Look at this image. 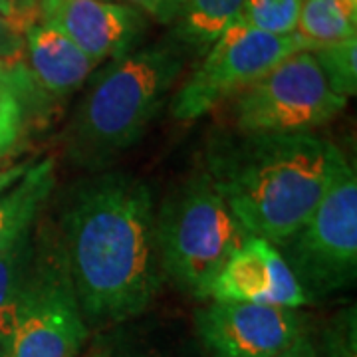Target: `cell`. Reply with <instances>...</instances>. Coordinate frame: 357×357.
I'll list each match as a JSON object with an SVG mask.
<instances>
[{
    "mask_svg": "<svg viewBox=\"0 0 357 357\" xmlns=\"http://www.w3.org/2000/svg\"><path fill=\"white\" fill-rule=\"evenodd\" d=\"M157 206L145 181L123 171L86 178L62 217V256L88 328L145 316L167 282Z\"/></svg>",
    "mask_w": 357,
    "mask_h": 357,
    "instance_id": "1",
    "label": "cell"
},
{
    "mask_svg": "<svg viewBox=\"0 0 357 357\" xmlns=\"http://www.w3.org/2000/svg\"><path fill=\"white\" fill-rule=\"evenodd\" d=\"M337 147L306 133H225L204 171L250 236L280 246L321 201Z\"/></svg>",
    "mask_w": 357,
    "mask_h": 357,
    "instance_id": "2",
    "label": "cell"
},
{
    "mask_svg": "<svg viewBox=\"0 0 357 357\" xmlns=\"http://www.w3.org/2000/svg\"><path fill=\"white\" fill-rule=\"evenodd\" d=\"M175 36L117 58L96 77L66 133V153L89 171H102L137 145L187 64Z\"/></svg>",
    "mask_w": 357,
    "mask_h": 357,
    "instance_id": "3",
    "label": "cell"
},
{
    "mask_svg": "<svg viewBox=\"0 0 357 357\" xmlns=\"http://www.w3.org/2000/svg\"><path fill=\"white\" fill-rule=\"evenodd\" d=\"M155 217L165 278L178 290L206 300L218 272L250 234L206 171L195 173L169 192Z\"/></svg>",
    "mask_w": 357,
    "mask_h": 357,
    "instance_id": "4",
    "label": "cell"
},
{
    "mask_svg": "<svg viewBox=\"0 0 357 357\" xmlns=\"http://www.w3.org/2000/svg\"><path fill=\"white\" fill-rule=\"evenodd\" d=\"M88 333L60 244L36 238L24 288L0 314V357H79Z\"/></svg>",
    "mask_w": 357,
    "mask_h": 357,
    "instance_id": "5",
    "label": "cell"
},
{
    "mask_svg": "<svg viewBox=\"0 0 357 357\" xmlns=\"http://www.w3.org/2000/svg\"><path fill=\"white\" fill-rule=\"evenodd\" d=\"M310 304L347 290L357 278V177L337 149L326 192L314 213L276 246Z\"/></svg>",
    "mask_w": 357,
    "mask_h": 357,
    "instance_id": "6",
    "label": "cell"
},
{
    "mask_svg": "<svg viewBox=\"0 0 357 357\" xmlns=\"http://www.w3.org/2000/svg\"><path fill=\"white\" fill-rule=\"evenodd\" d=\"M345 103L316 56L302 50L234 96L229 115L236 133H306L342 114Z\"/></svg>",
    "mask_w": 357,
    "mask_h": 357,
    "instance_id": "7",
    "label": "cell"
},
{
    "mask_svg": "<svg viewBox=\"0 0 357 357\" xmlns=\"http://www.w3.org/2000/svg\"><path fill=\"white\" fill-rule=\"evenodd\" d=\"M302 50L306 46L296 32L276 36L236 18L204 52L203 62L177 89L169 105L171 115L178 121L199 119Z\"/></svg>",
    "mask_w": 357,
    "mask_h": 357,
    "instance_id": "8",
    "label": "cell"
},
{
    "mask_svg": "<svg viewBox=\"0 0 357 357\" xmlns=\"http://www.w3.org/2000/svg\"><path fill=\"white\" fill-rule=\"evenodd\" d=\"M310 319L298 307L211 300L192 314L191 326L208 357H276Z\"/></svg>",
    "mask_w": 357,
    "mask_h": 357,
    "instance_id": "9",
    "label": "cell"
},
{
    "mask_svg": "<svg viewBox=\"0 0 357 357\" xmlns=\"http://www.w3.org/2000/svg\"><path fill=\"white\" fill-rule=\"evenodd\" d=\"M38 22L58 28L100 64L135 50L147 32V16L114 0H52L38 6Z\"/></svg>",
    "mask_w": 357,
    "mask_h": 357,
    "instance_id": "10",
    "label": "cell"
},
{
    "mask_svg": "<svg viewBox=\"0 0 357 357\" xmlns=\"http://www.w3.org/2000/svg\"><path fill=\"white\" fill-rule=\"evenodd\" d=\"M206 300L298 310L310 304L280 250L258 236H246L243 246L230 256L211 284Z\"/></svg>",
    "mask_w": 357,
    "mask_h": 357,
    "instance_id": "11",
    "label": "cell"
},
{
    "mask_svg": "<svg viewBox=\"0 0 357 357\" xmlns=\"http://www.w3.org/2000/svg\"><path fill=\"white\" fill-rule=\"evenodd\" d=\"M24 64L36 86L56 98L76 91L98 66L64 32L46 22H34L26 30Z\"/></svg>",
    "mask_w": 357,
    "mask_h": 357,
    "instance_id": "12",
    "label": "cell"
},
{
    "mask_svg": "<svg viewBox=\"0 0 357 357\" xmlns=\"http://www.w3.org/2000/svg\"><path fill=\"white\" fill-rule=\"evenodd\" d=\"M96 347L103 357H208L191 324L177 318L129 319L100 335Z\"/></svg>",
    "mask_w": 357,
    "mask_h": 357,
    "instance_id": "13",
    "label": "cell"
},
{
    "mask_svg": "<svg viewBox=\"0 0 357 357\" xmlns=\"http://www.w3.org/2000/svg\"><path fill=\"white\" fill-rule=\"evenodd\" d=\"M54 167L52 157L32 163L13 187L0 192V255L32 230L56 187Z\"/></svg>",
    "mask_w": 357,
    "mask_h": 357,
    "instance_id": "14",
    "label": "cell"
},
{
    "mask_svg": "<svg viewBox=\"0 0 357 357\" xmlns=\"http://www.w3.org/2000/svg\"><path fill=\"white\" fill-rule=\"evenodd\" d=\"M243 0H181L175 38L187 52L203 54L241 14Z\"/></svg>",
    "mask_w": 357,
    "mask_h": 357,
    "instance_id": "15",
    "label": "cell"
},
{
    "mask_svg": "<svg viewBox=\"0 0 357 357\" xmlns=\"http://www.w3.org/2000/svg\"><path fill=\"white\" fill-rule=\"evenodd\" d=\"M296 34L307 52L357 36V4L349 0H302Z\"/></svg>",
    "mask_w": 357,
    "mask_h": 357,
    "instance_id": "16",
    "label": "cell"
},
{
    "mask_svg": "<svg viewBox=\"0 0 357 357\" xmlns=\"http://www.w3.org/2000/svg\"><path fill=\"white\" fill-rule=\"evenodd\" d=\"M276 357H357L356 307L326 321L312 318L306 330Z\"/></svg>",
    "mask_w": 357,
    "mask_h": 357,
    "instance_id": "17",
    "label": "cell"
},
{
    "mask_svg": "<svg viewBox=\"0 0 357 357\" xmlns=\"http://www.w3.org/2000/svg\"><path fill=\"white\" fill-rule=\"evenodd\" d=\"M36 258V234L28 230L0 255V314L13 306Z\"/></svg>",
    "mask_w": 357,
    "mask_h": 357,
    "instance_id": "18",
    "label": "cell"
},
{
    "mask_svg": "<svg viewBox=\"0 0 357 357\" xmlns=\"http://www.w3.org/2000/svg\"><path fill=\"white\" fill-rule=\"evenodd\" d=\"M302 0H243L238 18L260 32L286 36L294 34Z\"/></svg>",
    "mask_w": 357,
    "mask_h": 357,
    "instance_id": "19",
    "label": "cell"
},
{
    "mask_svg": "<svg viewBox=\"0 0 357 357\" xmlns=\"http://www.w3.org/2000/svg\"><path fill=\"white\" fill-rule=\"evenodd\" d=\"M330 86L340 96L351 98L357 91V36L312 52Z\"/></svg>",
    "mask_w": 357,
    "mask_h": 357,
    "instance_id": "20",
    "label": "cell"
},
{
    "mask_svg": "<svg viewBox=\"0 0 357 357\" xmlns=\"http://www.w3.org/2000/svg\"><path fill=\"white\" fill-rule=\"evenodd\" d=\"M46 96L32 79L24 62L8 64L0 60V109L8 105H34L38 98Z\"/></svg>",
    "mask_w": 357,
    "mask_h": 357,
    "instance_id": "21",
    "label": "cell"
},
{
    "mask_svg": "<svg viewBox=\"0 0 357 357\" xmlns=\"http://www.w3.org/2000/svg\"><path fill=\"white\" fill-rule=\"evenodd\" d=\"M30 107L32 105L18 103V105H8L0 109V161L22 139Z\"/></svg>",
    "mask_w": 357,
    "mask_h": 357,
    "instance_id": "22",
    "label": "cell"
},
{
    "mask_svg": "<svg viewBox=\"0 0 357 357\" xmlns=\"http://www.w3.org/2000/svg\"><path fill=\"white\" fill-rule=\"evenodd\" d=\"M0 60L8 64L24 62V28L0 13Z\"/></svg>",
    "mask_w": 357,
    "mask_h": 357,
    "instance_id": "23",
    "label": "cell"
},
{
    "mask_svg": "<svg viewBox=\"0 0 357 357\" xmlns=\"http://www.w3.org/2000/svg\"><path fill=\"white\" fill-rule=\"evenodd\" d=\"M128 2L161 24H173L181 8V0H128Z\"/></svg>",
    "mask_w": 357,
    "mask_h": 357,
    "instance_id": "24",
    "label": "cell"
},
{
    "mask_svg": "<svg viewBox=\"0 0 357 357\" xmlns=\"http://www.w3.org/2000/svg\"><path fill=\"white\" fill-rule=\"evenodd\" d=\"M20 22L28 30L34 22H38V0H16Z\"/></svg>",
    "mask_w": 357,
    "mask_h": 357,
    "instance_id": "25",
    "label": "cell"
},
{
    "mask_svg": "<svg viewBox=\"0 0 357 357\" xmlns=\"http://www.w3.org/2000/svg\"><path fill=\"white\" fill-rule=\"evenodd\" d=\"M30 165H32V163L26 161V163H18V165L10 167V169L0 171V192H4L8 187H13L14 183L28 171V167Z\"/></svg>",
    "mask_w": 357,
    "mask_h": 357,
    "instance_id": "26",
    "label": "cell"
},
{
    "mask_svg": "<svg viewBox=\"0 0 357 357\" xmlns=\"http://www.w3.org/2000/svg\"><path fill=\"white\" fill-rule=\"evenodd\" d=\"M0 13L4 14V16H8V18H13L14 22H18V24L24 28V24L20 22V14H18V4H16V0H0Z\"/></svg>",
    "mask_w": 357,
    "mask_h": 357,
    "instance_id": "27",
    "label": "cell"
},
{
    "mask_svg": "<svg viewBox=\"0 0 357 357\" xmlns=\"http://www.w3.org/2000/svg\"><path fill=\"white\" fill-rule=\"evenodd\" d=\"M88 357H103V356H102V351H100V349H98V347L93 345V351H91Z\"/></svg>",
    "mask_w": 357,
    "mask_h": 357,
    "instance_id": "28",
    "label": "cell"
},
{
    "mask_svg": "<svg viewBox=\"0 0 357 357\" xmlns=\"http://www.w3.org/2000/svg\"><path fill=\"white\" fill-rule=\"evenodd\" d=\"M46 2H52V0H38V6L40 4H46Z\"/></svg>",
    "mask_w": 357,
    "mask_h": 357,
    "instance_id": "29",
    "label": "cell"
},
{
    "mask_svg": "<svg viewBox=\"0 0 357 357\" xmlns=\"http://www.w3.org/2000/svg\"><path fill=\"white\" fill-rule=\"evenodd\" d=\"M349 2H351V4H357V0H349Z\"/></svg>",
    "mask_w": 357,
    "mask_h": 357,
    "instance_id": "30",
    "label": "cell"
}]
</instances>
